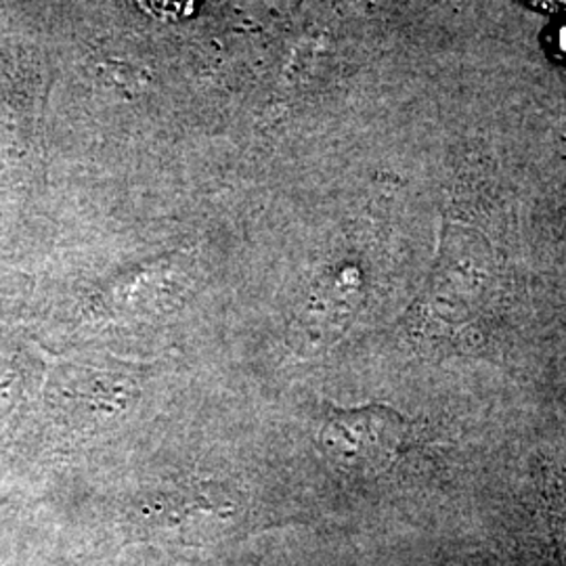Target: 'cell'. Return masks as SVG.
Instances as JSON below:
<instances>
[{
  "label": "cell",
  "mask_w": 566,
  "mask_h": 566,
  "mask_svg": "<svg viewBox=\"0 0 566 566\" xmlns=\"http://www.w3.org/2000/svg\"><path fill=\"white\" fill-rule=\"evenodd\" d=\"M139 4L160 20L175 21L191 15L196 0H139Z\"/></svg>",
  "instance_id": "obj_2"
},
{
  "label": "cell",
  "mask_w": 566,
  "mask_h": 566,
  "mask_svg": "<svg viewBox=\"0 0 566 566\" xmlns=\"http://www.w3.org/2000/svg\"><path fill=\"white\" fill-rule=\"evenodd\" d=\"M531 7H537V9H549V11H554V9H560V7H565L566 0H526Z\"/></svg>",
  "instance_id": "obj_4"
},
{
  "label": "cell",
  "mask_w": 566,
  "mask_h": 566,
  "mask_svg": "<svg viewBox=\"0 0 566 566\" xmlns=\"http://www.w3.org/2000/svg\"><path fill=\"white\" fill-rule=\"evenodd\" d=\"M409 422L388 405L332 407L317 434L329 464L350 474H380L403 447Z\"/></svg>",
  "instance_id": "obj_1"
},
{
  "label": "cell",
  "mask_w": 566,
  "mask_h": 566,
  "mask_svg": "<svg viewBox=\"0 0 566 566\" xmlns=\"http://www.w3.org/2000/svg\"><path fill=\"white\" fill-rule=\"evenodd\" d=\"M552 525H554V537L560 549L563 566H566V502L558 504L552 512Z\"/></svg>",
  "instance_id": "obj_3"
}]
</instances>
